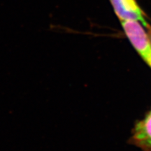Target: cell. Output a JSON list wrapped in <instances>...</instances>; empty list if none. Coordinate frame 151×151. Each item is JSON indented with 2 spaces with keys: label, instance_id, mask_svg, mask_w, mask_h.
Returning <instances> with one entry per match:
<instances>
[{
  "label": "cell",
  "instance_id": "cell-4",
  "mask_svg": "<svg viewBox=\"0 0 151 151\" xmlns=\"http://www.w3.org/2000/svg\"><path fill=\"white\" fill-rule=\"evenodd\" d=\"M150 35H151V32H150Z\"/></svg>",
  "mask_w": 151,
  "mask_h": 151
},
{
  "label": "cell",
  "instance_id": "cell-1",
  "mask_svg": "<svg viewBox=\"0 0 151 151\" xmlns=\"http://www.w3.org/2000/svg\"><path fill=\"white\" fill-rule=\"evenodd\" d=\"M125 35L148 65L151 67V43L147 34L137 20H121Z\"/></svg>",
  "mask_w": 151,
  "mask_h": 151
},
{
  "label": "cell",
  "instance_id": "cell-3",
  "mask_svg": "<svg viewBox=\"0 0 151 151\" xmlns=\"http://www.w3.org/2000/svg\"><path fill=\"white\" fill-rule=\"evenodd\" d=\"M132 140L143 150L151 151V111L136 125Z\"/></svg>",
  "mask_w": 151,
  "mask_h": 151
},
{
  "label": "cell",
  "instance_id": "cell-2",
  "mask_svg": "<svg viewBox=\"0 0 151 151\" xmlns=\"http://www.w3.org/2000/svg\"><path fill=\"white\" fill-rule=\"evenodd\" d=\"M120 20H137L148 26L145 14L137 0H109Z\"/></svg>",
  "mask_w": 151,
  "mask_h": 151
}]
</instances>
